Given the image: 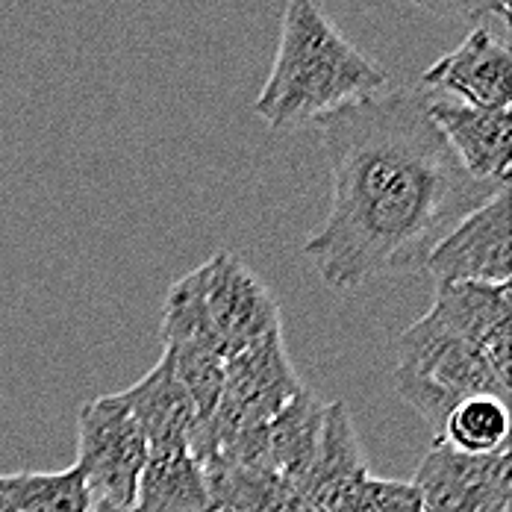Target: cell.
Wrapping results in <instances>:
<instances>
[{"label":"cell","instance_id":"10","mask_svg":"<svg viewBox=\"0 0 512 512\" xmlns=\"http://www.w3.org/2000/svg\"><path fill=\"white\" fill-rule=\"evenodd\" d=\"M427 92H448L460 103L498 109L512 101V53L489 30L474 27L454 51L439 56L418 80Z\"/></svg>","mask_w":512,"mask_h":512},{"label":"cell","instance_id":"8","mask_svg":"<svg viewBox=\"0 0 512 512\" xmlns=\"http://www.w3.org/2000/svg\"><path fill=\"white\" fill-rule=\"evenodd\" d=\"M368 477V460L345 401L324 404L318 451L298 486L301 495L318 512H357Z\"/></svg>","mask_w":512,"mask_h":512},{"label":"cell","instance_id":"15","mask_svg":"<svg viewBox=\"0 0 512 512\" xmlns=\"http://www.w3.org/2000/svg\"><path fill=\"white\" fill-rule=\"evenodd\" d=\"M321 421H324V404L307 386L295 392L268 421V465L280 477L292 480L295 486H301L309 465L315 460Z\"/></svg>","mask_w":512,"mask_h":512},{"label":"cell","instance_id":"12","mask_svg":"<svg viewBox=\"0 0 512 512\" xmlns=\"http://www.w3.org/2000/svg\"><path fill=\"white\" fill-rule=\"evenodd\" d=\"M118 398L136 418L151 451L192 445L198 433V412L174 374V362L168 351H162V359L139 383L118 392Z\"/></svg>","mask_w":512,"mask_h":512},{"label":"cell","instance_id":"17","mask_svg":"<svg viewBox=\"0 0 512 512\" xmlns=\"http://www.w3.org/2000/svg\"><path fill=\"white\" fill-rule=\"evenodd\" d=\"M436 442L474 457L510 448V404L495 395L465 398L442 421Z\"/></svg>","mask_w":512,"mask_h":512},{"label":"cell","instance_id":"11","mask_svg":"<svg viewBox=\"0 0 512 512\" xmlns=\"http://www.w3.org/2000/svg\"><path fill=\"white\" fill-rule=\"evenodd\" d=\"M430 118L451 145L460 165L480 183L510 186L512 118L510 106L483 109L430 95Z\"/></svg>","mask_w":512,"mask_h":512},{"label":"cell","instance_id":"7","mask_svg":"<svg viewBox=\"0 0 512 512\" xmlns=\"http://www.w3.org/2000/svg\"><path fill=\"white\" fill-rule=\"evenodd\" d=\"M204 292L209 318L227 348V357L283 333L274 292L236 254L218 251L206 259Z\"/></svg>","mask_w":512,"mask_h":512},{"label":"cell","instance_id":"5","mask_svg":"<svg viewBox=\"0 0 512 512\" xmlns=\"http://www.w3.org/2000/svg\"><path fill=\"white\" fill-rule=\"evenodd\" d=\"M424 271L436 286L451 283H510L512 218L510 186L471 209L430 251Z\"/></svg>","mask_w":512,"mask_h":512},{"label":"cell","instance_id":"1","mask_svg":"<svg viewBox=\"0 0 512 512\" xmlns=\"http://www.w3.org/2000/svg\"><path fill=\"white\" fill-rule=\"evenodd\" d=\"M427 89H383L315 124L333 201L304 256L333 292L424 271L436 242L501 186L474 180L430 118Z\"/></svg>","mask_w":512,"mask_h":512},{"label":"cell","instance_id":"6","mask_svg":"<svg viewBox=\"0 0 512 512\" xmlns=\"http://www.w3.org/2000/svg\"><path fill=\"white\" fill-rule=\"evenodd\" d=\"M412 486L421 495L424 512H510V448L474 457L433 442L415 468Z\"/></svg>","mask_w":512,"mask_h":512},{"label":"cell","instance_id":"9","mask_svg":"<svg viewBox=\"0 0 512 512\" xmlns=\"http://www.w3.org/2000/svg\"><path fill=\"white\" fill-rule=\"evenodd\" d=\"M430 315L474 345L510 380L512 365V298L510 283H451L436 286ZM512 383V380H510Z\"/></svg>","mask_w":512,"mask_h":512},{"label":"cell","instance_id":"19","mask_svg":"<svg viewBox=\"0 0 512 512\" xmlns=\"http://www.w3.org/2000/svg\"><path fill=\"white\" fill-rule=\"evenodd\" d=\"M162 351H168L174 362V374L198 412V427H204L221 401L227 359L204 348H162Z\"/></svg>","mask_w":512,"mask_h":512},{"label":"cell","instance_id":"20","mask_svg":"<svg viewBox=\"0 0 512 512\" xmlns=\"http://www.w3.org/2000/svg\"><path fill=\"white\" fill-rule=\"evenodd\" d=\"M357 512H424L418 489L407 480L368 477Z\"/></svg>","mask_w":512,"mask_h":512},{"label":"cell","instance_id":"4","mask_svg":"<svg viewBox=\"0 0 512 512\" xmlns=\"http://www.w3.org/2000/svg\"><path fill=\"white\" fill-rule=\"evenodd\" d=\"M148 442L136 418L115 395H101L83 404L77 421V468L95 501L133 507L142 468L148 462Z\"/></svg>","mask_w":512,"mask_h":512},{"label":"cell","instance_id":"13","mask_svg":"<svg viewBox=\"0 0 512 512\" xmlns=\"http://www.w3.org/2000/svg\"><path fill=\"white\" fill-rule=\"evenodd\" d=\"M204 465L215 512H318L301 489L268 465L212 460Z\"/></svg>","mask_w":512,"mask_h":512},{"label":"cell","instance_id":"16","mask_svg":"<svg viewBox=\"0 0 512 512\" xmlns=\"http://www.w3.org/2000/svg\"><path fill=\"white\" fill-rule=\"evenodd\" d=\"M159 339L162 348H204L227 359V348L206 309L204 265L192 268L168 289L162 304Z\"/></svg>","mask_w":512,"mask_h":512},{"label":"cell","instance_id":"14","mask_svg":"<svg viewBox=\"0 0 512 512\" xmlns=\"http://www.w3.org/2000/svg\"><path fill=\"white\" fill-rule=\"evenodd\" d=\"M133 512H215L204 465L189 448H159L142 468Z\"/></svg>","mask_w":512,"mask_h":512},{"label":"cell","instance_id":"18","mask_svg":"<svg viewBox=\"0 0 512 512\" xmlns=\"http://www.w3.org/2000/svg\"><path fill=\"white\" fill-rule=\"evenodd\" d=\"M0 492L18 512H92L95 498L77 465L62 471L0 474Z\"/></svg>","mask_w":512,"mask_h":512},{"label":"cell","instance_id":"22","mask_svg":"<svg viewBox=\"0 0 512 512\" xmlns=\"http://www.w3.org/2000/svg\"><path fill=\"white\" fill-rule=\"evenodd\" d=\"M92 512H133V507H118V504H109V501H95Z\"/></svg>","mask_w":512,"mask_h":512},{"label":"cell","instance_id":"21","mask_svg":"<svg viewBox=\"0 0 512 512\" xmlns=\"http://www.w3.org/2000/svg\"><path fill=\"white\" fill-rule=\"evenodd\" d=\"M404 3L454 21H480L489 15H498L501 21L510 18V0H404Z\"/></svg>","mask_w":512,"mask_h":512},{"label":"cell","instance_id":"23","mask_svg":"<svg viewBox=\"0 0 512 512\" xmlns=\"http://www.w3.org/2000/svg\"><path fill=\"white\" fill-rule=\"evenodd\" d=\"M0 512H18L15 510V504H12L3 492H0Z\"/></svg>","mask_w":512,"mask_h":512},{"label":"cell","instance_id":"3","mask_svg":"<svg viewBox=\"0 0 512 512\" xmlns=\"http://www.w3.org/2000/svg\"><path fill=\"white\" fill-rule=\"evenodd\" d=\"M395 392L418 412L433 433L465 398L495 395L510 404V380L474 345L442 327L430 312L410 324L395 345Z\"/></svg>","mask_w":512,"mask_h":512},{"label":"cell","instance_id":"2","mask_svg":"<svg viewBox=\"0 0 512 512\" xmlns=\"http://www.w3.org/2000/svg\"><path fill=\"white\" fill-rule=\"evenodd\" d=\"M389 89V71L324 15L318 0H286L271 74L254 103L271 130H292Z\"/></svg>","mask_w":512,"mask_h":512}]
</instances>
